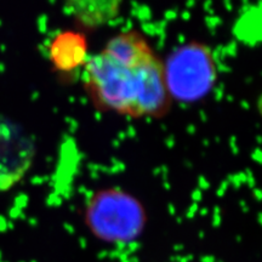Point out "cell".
Returning <instances> with one entry per match:
<instances>
[{"label":"cell","mask_w":262,"mask_h":262,"mask_svg":"<svg viewBox=\"0 0 262 262\" xmlns=\"http://www.w3.org/2000/svg\"><path fill=\"white\" fill-rule=\"evenodd\" d=\"M140 67H124L102 51L88 58L84 64L85 88L95 106L122 116L137 118Z\"/></svg>","instance_id":"obj_1"},{"label":"cell","mask_w":262,"mask_h":262,"mask_svg":"<svg viewBox=\"0 0 262 262\" xmlns=\"http://www.w3.org/2000/svg\"><path fill=\"white\" fill-rule=\"evenodd\" d=\"M164 74L171 98L183 102L198 101L215 84L214 55L204 44L188 42L172 51L164 64Z\"/></svg>","instance_id":"obj_2"},{"label":"cell","mask_w":262,"mask_h":262,"mask_svg":"<svg viewBox=\"0 0 262 262\" xmlns=\"http://www.w3.org/2000/svg\"><path fill=\"white\" fill-rule=\"evenodd\" d=\"M94 234L108 243H127L141 233L145 211L134 196L116 189L97 193L86 210Z\"/></svg>","instance_id":"obj_3"},{"label":"cell","mask_w":262,"mask_h":262,"mask_svg":"<svg viewBox=\"0 0 262 262\" xmlns=\"http://www.w3.org/2000/svg\"><path fill=\"white\" fill-rule=\"evenodd\" d=\"M33 160L31 140L17 126L0 119V192L24 178Z\"/></svg>","instance_id":"obj_4"},{"label":"cell","mask_w":262,"mask_h":262,"mask_svg":"<svg viewBox=\"0 0 262 262\" xmlns=\"http://www.w3.org/2000/svg\"><path fill=\"white\" fill-rule=\"evenodd\" d=\"M171 106V96L166 86L164 63L155 55L139 70L137 118H160Z\"/></svg>","instance_id":"obj_5"},{"label":"cell","mask_w":262,"mask_h":262,"mask_svg":"<svg viewBox=\"0 0 262 262\" xmlns=\"http://www.w3.org/2000/svg\"><path fill=\"white\" fill-rule=\"evenodd\" d=\"M108 57L127 68H136L155 56L146 38L137 31L122 32L107 41L102 50Z\"/></svg>","instance_id":"obj_6"},{"label":"cell","mask_w":262,"mask_h":262,"mask_svg":"<svg viewBox=\"0 0 262 262\" xmlns=\"http://www.w3.org/2000/svg\"><path fill=\"white\" fill-rule=\"evenodd\" d=\"M50 60L60 71L70 72L88 61V42L77 32H63L52 40L49 49Z\"/></svg>","instance_id":"obj_7"},{"label":"cell","mask_w":262,"mask_h":262,"mask_svg":"<svg viewBox=\"0 0 262 262\" xmlns=\"http://www.w3.org/2000/svg\"><path fill=\"white\" fill-rule=\"evenodd\" d=\"M119 2H71L67 9L80 26L95 28L112 21L119 12Z\"/></svg>","instance_id":"obj_8"}]
</instances>
